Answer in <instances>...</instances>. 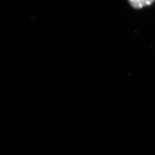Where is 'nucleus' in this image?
I'll return each instance as SVG.
<instances>
[{"label": "nucleus", "mask_w": 155, "mask_h": 155, "mask_svg": "<svg viewBox=\"0 0 155 155\" xmlns=\"http://www.w3.org/2000/svg\"><path fill=\"white\" fill-rule=\"evenodd\" d=\"M131 6L136 9H140L152 5L155 0H127Z\"/></svg>", "instance_id": "nucleus-1"}]
</instances>
